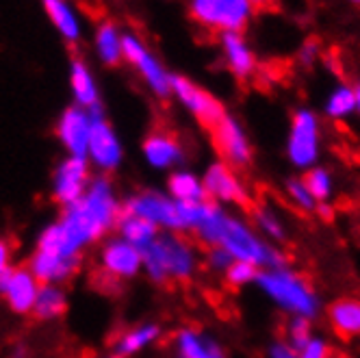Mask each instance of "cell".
Returning a JSON list of instances; mask_svg holds the SVG:
<instances>
[{"label":"cell","instance_id":"ab89813d","mask_svg":"<svg viewBox=\"0 0 360 358\" xmlns=\"http://www.w3.org/2000/svg\"><path fill=\"white\" fill-rule=\"evenodd\" d=\"M354 91H356V109L360 111V83L354 87Z\"/></svg>","mask_w":360,"mask_h":358},{"label":"cell","instance_id":"f1b7e54d","mask_svg":"<svg viewBox=\"0 0 360 358\" xmlns=\"http://www.w3.org/2000/svg\"><path fill=\"white\" fill-rule=\"evenodd\" d=\"M250 211H252L256 224H259V228L263 230V233H265L267 237H271V239H276V241H282V239H285V228H282V224L278 222V217H276L269 209H265V207H256V209H254V207H252Z\"/></svg>","mask_w":360,"mask_h":358},{"label":"cell","instance_id":"6da1fadb","mask_svg":"<svg viewBox=\"0 0 360 358\" xmlns=\"http://www.w3.org/2000/svg\"><path fill=\"white\" fill-rule=\"evenodd\" d=\"M141 261L146 263L150 276L159 285H172V283H187L193 274V252L185 237L169 235L159 237L143 245Z\"/></svg>","mask_w":360,"mask_h":358},{"label":"cell","instance_id":"3957f363","mask_svg":"<svg viewBox=\"0 0 360 358\" xmlns=\"http://www.w3.org/2000/svg\"><path fill=\"white\" fill-rule=\"evenodd\" d=\"M217 248L226 250L235 261H245V263L265 267V269H278V267H285L287 263V259L282 257L278 250L269 248L265 241L256 237L243 222L230 215L224 217Z\"/></svg>","mask_w":360,"mask_h":358},{"label":"cell","instance_id":"ee69618b","mask_svg":"<svg viewBox=\"0 0 360 358\" xmlns=\"http://www.w3.org/2000/svg\"><path fill=\"white\" fill-rule=\"evenodd\" d=\"M13 358H22V356H13Z\"/></svg>","mask_w":360,"mask_h":358},{"label":"cell","instance_id":"e0dca14e","mask_svg":"<svg viewBox=\"0 0 360 358\" xmlns=\"http://www.w3.org/2000/svg\"><path fill=\"white\" fill-rule=\"evenodd\" d=\"M328 319L332 330L341 339L360 337V300L358 298H339L328 306Z\"/></svg>","mask_w":360,"mask_h":358},{"label":"cell","instance_id":"1f68e13d","mask_svg":"<svg viewBox=\"0 0 360 358\" xmlns=\"http://www.w3.org/2000/svg\"><path fill=\"white\" fill-rule=\"evenodd\" d=\"M287 191L302 211H315L317 209V200L311 196V191L306 189L304 181H300V178H291V181L287 183Z\"/></svg>","mask_w":360,"mask_h":358},{"label":"cell","instance_id":"d6a6232c","mask_svg":"<svg viewBox=\"0 0 360 358\" xmlns=\"http://www.w3.org/2000/svg\"><path fill=\"white\" fill-rule=\"evenodd\" d=\"M311 324H308L306 317H295L289 326V341H291V347L300 354V350L311 341Z\"/></svg>","mask_w":360,"mask_h":358},{"label":"cell","instance_id":"d4e9b609","mask_svg":"<svg viewBox=\"0 0 360 358\" xmlns=\"http://www.w3.org/2000/svg\"><path fill=\"white\" fill-rule=\"evenodd\" d=\"M169 191L178 202H207L211 200L204 185L195 176L187 172H178L169 178Z\"/></svg>","mask_w":360,"mask_h":358},{"label":"cell","instance_id":"5bb4252c","mask_svg":"<svg viewBox=\"0 0 360 358\" xmlns=\"http://www.w3.org/2000/svg\"><path fill=\"white\" fill-rule=\"evenodd\" d=\"M87 163L81 157H70L57 172V193L55 198L70 207V204L79 202L87 183Z\"/></svg>","mask_w":360,"mask_h":358},{"label":"cell","instance_id":"74e56055","mask_svg":"<svg viewBox=\"0 0 360 358\" xmlns=\"http://www.w3.org/2000/svg\"><path fill=\"white\" fill-rule=\"evenodd\" d=\"M271 358H300V354L287 343H276L271 347Z\"/></svg>","mask_w":360,"mask_h":358},{"label":"cell","instance_id":"603a6c76","mask_svg":"<svg viewBox=\"0 0 360 358\" xmlns=\"http://www.w3.org/2000/svg\"><path fill=\"white\" fill-rule=\"evenodd\" d=\"M176 343L178 358H224L221 347L215 341L202 337L195 330H180Z\"/></svg>","mask_w":360,"mask_h":358},{"label":"cell","instance_id":"484cf974","mask_svg":"<svg viewBox=\"0 0 360 358\" xmlns=\"http://www.w3.org/2000/svg\"><path fill=\"white\" fill-rule=\"evenodd\" d=\"M159 337V328L157 326H143V328H135L128 332H120L117 339H111V345H115L117 356H131L133 352H137L139 347H143L146 343H150L152 339Z\"/></svg>","mask_w":360,"mask_h":358},{"label":"cell","instance_id":"ac0fdd59","mask_svg":"<svg viewBox=\"0 0 360 358\" xmlns=\"http://www.w3.org/2000/svg\"><path fill=\"white\" fill-rule=\"evenodd\" d=\"M44 11L48 20L53 22V27L59 31V35L68 44H79L83 37V27L81 18L76 13V9L68 3V0H41Z\"/></svg>","mask_w":360,"mask_h":358},{"label":"cell","instance_id":"44dd1931","mask_svg":"<svg viewBox=\"0 0 360 358\" xmlns=\"http://www.w3.org/2000/svg\"><path fill=\"white\" fill-rule=\"evenodd\" d=\"M122 37L124 33L120 31V27L111 20H105L98 24L96 29V35H94V46H96V53H98V59L109 65V68H115L124 61V55H122Z\"/></svg>","mask_w":360,"mask_h":358},{"label":"cell","instance_id":"7bdbcfd3","mask_svg":"<svg viewBox=\"0 0 360 358\" xmlns=\"http://www.w3.org/2000/svg\"><path fill=\"white\" fill-rule=\"evenodd\" d=\"M113 358H122V356H117V354H115V356H113Z\"/></svg>","mask_w":360,"mask_h":358},{"label":"cell","instance_id":"7c38bea8","mask_svg":"<svg viewBox=\"0 0 360 358\" xmlns=\"http://www.w3.org/2000/svg\"><path fill=\"white\" fill-rule=\"evenodd\" d=\"M0 291L15 313H29L37 300V280L31 271L29 263H22L20 267L11 269L3 280H0Z\"/></svg>","mask_w":360,"mask_h":358},{"label":"cell","instance_id":"52a82bcc","mask_svg":"<svg viewBox=\"0 0 360 358\" xmlns=\"http://www.w3.org/2000/svg\"><path fill=\"white\" fill-rule=\"evenodd\" d=\"M209 133L213 137L215 150L219 152L226 165H230L233 170H243L252 163V146L241 129V124L235 117L224 115L219 124L213 126Z\"/></svg>","mask_w":360,"mask_h":358},{"label":"cell","instance_id":"f546056e","mask_svg":"<svg viewBox=\"0 0 360 358\" xmlns=\"http://www.w3.org/2000/svg\"><path fill=\"white\" fill-rule=\"evenodd\" d=\"M224 274H226V280L230 287H241V285H248L252 280H256L259 267L252 263H245V261H233Z\"/></svg>","mask_w":360,"mask_h":358},{"label":"cell","instance_id":"7a4b0ae2","mask_svg":"<svg viewBox=\"0 0 360 358\" xmlns=\"http://www.w3.org/2000/svg\"><path fill=\"white\" fill-rule=\"evenodd\" d=\"M256 283L261 285V289L276 300L282 309L291 311L297 317H306L311 319L317 315L319 304H317V295L311 289V285L306 280L285 267L278 269H265L259 271L256 276Z\"/></svg>","mask_w":360,"mask_h":358},{"label":"cell","instance_id":"2e32d148","mask_svg":"<svg viewBox=\"0 0 360 358\" xmlns=\"http://www.w3.org/2000/svg\"><path fill=\"white\" fill-rule=\"evenodd\" d=\"M221 50H224V59L230 72H233L237 79H250L256 72V57L241 33H224Z\"/></svg>","mask_w":360,"mask_h":358},{"label":"cell","instance_id":"b9f144b4","mask_svg":"<svg viewBox=\"0 0 360 358\" xmlns=\"http://www.w3.org/2000/svg\"><path fill=\"white\" fill-rule=\"evenodd\" d=\"M349 3H354V5H360V0H349Z\"/></svg>","mask_w":360,"mask_h":358},{"label":"cell","instance_id":"4316f807","mask_svg":"<svg viewBox=\"0 0 360 358\" xmlns=\"http://www.w3.org/2000/svg\"><path fill=\"white\" fill-rule=\"evenodd\" d=\"M356 111V91L349 85H339L326 102V113L332 120H343Z\"/></svg>","mask_w":360,"mask_h":358},{"label":"cell","instance_id":"8fae6325","mask_svg":"<svg viewBox=\"0 0 360 358\" xmlns=\"http://www.w3.org/2000/svg\"><path fill=\"white\" fill-rule=\"evenodd\" d=\"M89 133H91V115L83 107H70L63 111L57 124V137L72 152V157L85 159L89 150Z\"/></svg>","mask_w":360,"mask_h":358},{"label":"cell","instance_id":"d6986e66","mask_svg":"<svg viewBox=\"0 0 360 358\" xmlns=\"http://www.w3.org/2000/svg\"><path fill=\"white\" fill-rule=\"evenodd\" d=\"M102 263L115 276H133L141 265V252L128 241H113L102 252Z\"/></svg>","mask_w":360,"mask_h":358},{"label":"cell","instance_id":"836d02e7","mask_svg":"<svg viewBox=\"0 0 360 358\" xmlns=\"http://www.w3.org/2000/svg\"><path fill=\"white\" fill-rule=\"evenodd\" d=\"M18 248L13 237H0V280L11 271V257Z\"/></svg>","mask_w":360,"mask_h":358},{"label":"cell","instance_id":"30bf717a","mask_svg":"<svg viewBox=\"0 0 360 358\" xmlns=\"http://www.w3.org/2000/svg\"><path fill=\"white\" fill-rule=\"evenodd\" d=\"M91 115V133H89V155L91 159L105 170H113L120 163V143L115 139V133L109 126V122L105 120V113H102V107L96 105L91 109H87Z\"/></svg>","mask_w":360,"mask_h":358},{"label":"cell","instance_id":"83f0119b","mask_svg":"<svg viewBox=\"0 0 360 358\" xmlns=\"http://www.w3.org/2000/svg\"><path fill=\"white\" fill-rule=\"evenodd\" d=\"M306 189L311 191V196L317 200V202H323L328 200L330 191H332V178L326 170H311L306 172V176L302 178Z\"/></svg>","mask_w":360,"mask_h":358},{"label":"cell","instance_id":"8d00e7d4","mask_svg":"<svg viewBox=\"0 0 360 358\" xmlns=\"http://www.w3.org/2000/svg\"><path fill=\"white\" fill-rule=\"evenodd\" d=\"M233 261H235V259L230 257V254H228L226 250H221V248H209V263H211V267H213V269H221V271H226Z\"/></svg>","mask_w":360,"mask_h":358},{"label":"cell","instance_id":"ffe728a7","mask_svg":"<svg viewBox=\"0 0 360 358\" xmlns=\"http://www.w3.org/2000/svg\"><path fill=\"white\" fill-rule=\"evenodd\" d=\"M70 85H72V94H74L76 105L79 107L91 109V107L100 105L96 79H94L89 65L81 57H74L70 61Z\"/></svg>","mask_w":360,"mask_h":358},{"label":"cell","instance_id":"f35d334b","mask_svg":"<svg viewBox=\"0 0 360 358\" xmlns=\"http://www.w3.org/2000/svg\"><path fill=\"white\" fill-rule=\"evenodd\" d=\"M254 9H271L276 5V0H250Z\"/></svg>","mask_w":360,"mask_h":358},{"label":"cell","instance_id":"d590c367","mask_svg":"<svg viewBox=\"0 0 360 358\" xmlns=\"http://www.w3.org/2000/svg\"><path fill=\"white\" fill-rule=\"evenodd\" d=\"M319 55H321V46H319V41L313 37V39H306V41L302 44L300 53H297V59H300L302 65H313V63L319 59Z\"/></svg>","mask_w":360,"mask_h":358},{"label":"cell","instance_id":"277c9868","mask_svg":"<svg viewBox=\"0 0 360 358\" xmlns=\"http://www.w3.org/2000/svg\"><path fill=\"white\" fill-rule=\"evenodd\" d=\"M189 13L202 29L224 33H241L254 13L250 0H191Z\"/></svg>","mask_w":360,"mask_h":358},{"label":"cell","instance_id":"8992f818","mask_svg":"<svg viewBox=\"0 0 360 358\" xmlns=\"http://www.w3.org/2000/svg\"><path fill=\"white\" fill-rule=\"evenodd\" d=\"M172 94L183 102L207 131L217 126L219 120L226 115L221 102L213 94L198 87L193 81L185 79V76H180V74H172Z\"/></svg>","mask_w":360,"mask_h":358},{"label":"cell","instance_id":"9c48e42d","mask_svg":"<svg viewBox=\"0 0 360 358\" xmlns=\"http://www.w3.org/2000/svg\"><path fill=\"white\" fill-rule=\"evenodd\" d=\"M122 207L133 213V215H139L152 224H161V226H167L172 230H187L185 228V222H183V215H180V209H178V202H169L167 198H163L161 193H154V191H143L135 198H131L126 204Z\"/></svg>","mask_w":360,"mask_h":358},{"label":"cell","instance_id":"cb8c5ba5","mask_svg":"<svg viewBox=\"0 0 360 358\" xmlns=\"http://www.w3.org/2000/svg\"><path fill=\"white\" fill-rule=\"evenodd\" d=\"M68 311V302H65V295L59 291V289H53V287H39V293H37V300L31 309V319L33 321H46V319H55V317H61L65 315Z\"/></svg>","mask_w":360,"mask_h":358},{"label":"cell","instance_id":"9a60e30c","mask_svg":"<svg viewBox=\"0 0 360 358\" xmlns=\"http://www.w3.org/2000/svg\"><path fill=\"white\" fill-rule=\"evenodd\" d=\"M143 155L154 167H169L183 161V146L178 137L167 129L152 131L143 141Z\"/></svg>","mask_w":360,"mask_h":358},{"label":"cell","instance_id":"4dcf8cb0","mask_svg":"<svg viewBox=\"0 0 360 358\" xmlns=\"http://www.w3.org/2000/svg\"><path fill=\"white\" fill-rule=\"evenodd\" d=\"M91 287L96 289V291H100V293H105V295H117V293H122V278L120 276H115V274H111L109 269H96L94 274H91Z\"/></svg>","mask_w":360,"mask_h":358},{"label":"cell","instance_id":"7402d4cb","mask_svg":"<svg viewBox=\"0 0 360 358\" xmlns=\"http://www.w3.org/2000/svg\"><path fill=\"white\" fill-rule=\"evenodd\" d=\"M120 230H122V235L126 237L128 243H133L135 248H143L148 245L150 241L157 239V224H152L139 215H133V213H128L124 207H120V215H117V224H115Z\"/></svg>","mask_w":360,"mask_h":358},{"label":"cell","instance_id":"4fadbf2b","mask_svg":"<svg viewBox=\"0 0 360 358\" xmlns=\"http://www.w3.org/2000/svg\"><path fill=\"white\" fill-rule=\"evenodd\" d=\"M204 189H207L211 200H221V202H237L239 207L250 209V200L245 193L243 183L237 178L235 170L221 163H213L204 176Z\"/></svg>","mask_w":360,"mask_h":358},{"label":"cell","instance_id":"ba28073f","mask_svg":"<svg viewBox=\"0 0 360 358\" xmlns=\"http://www.w3.org/2000/svg\"><path fill=\"white\" fill-rule=\"evenodd\" d=\"M319 155V122L311 111H297L291 120L289 159L297 167L313 165Z\"/></svg>","mask_w":360,"mask_h":358},{"label":"cell","instance_id":"e575fe53","mask_svg":"<svg viewBox=\"0 0 360 358\" xmlns=\"http://www.w3.org/2000/svg\"><path fill=\"white\" fill-rule=\"evenodd\" d=\"M332 350L323 339H311L302 350H300V358H330Z\"/></svg>","mask_w":360,"mask_h":358},{"label":"cell","instance_id":"5b68a950","mask_svg":"<svg viewBox=\"0 0 360 358\" xmlns=\"http://www.w3.org/2000/svg\"><path fill=\"white\" fill-rule=\"evenodd\" d=\"M122 55L124 61H128L141 74V79L159 98H167L172 94V74L150 53V48L143 44L141 37H137L135 33H124Z\"/></svg>","mask_w":360,"mask_h":358},{"label":"cell","instance_id":"60d3db41","mask_svg":"<svg viewBox=\"0 0 360 358\" xmlns=\"http://www.w3.org/2000/svg\"><path fill=\"white\" fill-rule=\"evenodd\" d=\"M330 358H347V356H343V354H332Z\"/></svg>","mask_w":360,"mask_h":358}]
</instances>
